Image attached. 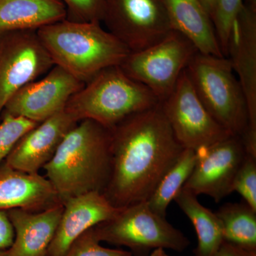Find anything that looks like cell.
Instances as JSON below:
<instances>
[{
	"instance_id": "4fadbf2b",
	"label": "cell",
	"mask_w": 256,
	"mask_h": 256,
	"mask_svg": "<svg viewBox=\"0 0 256 256\" xmlns=\"http://www.w3.org/2000/svg\"><path fill=\"white\" fill-rule=\"evenodd\" d=\"M78 122L65 110L56 114L26 132L5 162L24 172L38 173L50 162L64 138Z\"/></svg>"
},
{
	"instance_id": "52a82bcc",
	"label": "cell",
	"mask_w": 256,
	"mask_h": 256,
	"mask_svg": "<svg viewBox=\"0 0 256 256\" xmlns=\"http://www.w3.org/2000/svg\"><path fill=\"white\" fill-rule=\"evenodd\" d=\"M197 52L188 38L172 30L152 46L130 52L119 66L128 76L148 88L162 102L171 95Z\"/></svg>"
},
{
	"instance_id": "277c9868",
	"label": "cell",
	"mask_w": 256,
	"mask_h": 256,
	"mask_svg": "<svg viewBox=\"0 0 256 256\" xmlns=\"http://www.w3.org/2000/svg\"><path fill=\"white\" fill-rule=\"evenodd\" d=\"M146 86L119 66L100 70L69 99L64 110L77 121L92 120L111 129L131 114L160 104Z\"/></svg>"
},
{
	"instance_id": "5b68a950",
	"label": "cell",
	"mask_w": 256,
	"mask_h": 256,
	"mask_svg": "<svg viewBox=\"0 0 256 256\" xmlns=\"http://www.w3.org/2000/svg\"><path fill=\"white\" fill-rule=\"evenodd\" d=\"M185 70L210 116L232 136L240 137L249 124L248 110L229 58L198 52Z\"/></svg>"
},
{
	"instance_id": "4316f807",
	"label": "cell",
	"mask_w": 256,
	"mask_h": 256,
	"mask_svg": "<svg viewBox=\"0 0 256 256\" xmlns=\"http://www.w3.org/2000/svg\"><path fill=\"white\" fill-rule=\"evenodd\" d=\"M66 8V18L74 22H100L104 0H60Z\"/></svg>"
},
{
	"instance_id": "9c48e42d",
	"label": "cell",
	"mask_w": 256,
	"mask_h": 256,
	"mask_svg": "<svg viewBox=\"0 0 256 256\" xmlns=\"http://www.w3.org/2000/svg\"><path fill=\"white\" fill-rule=\"evenodd\" d=\"M160 106L175 137L184 149L198 151L232 136L202 104L185 70L171 95Z\"/></svg>"
},
{
	"instance_id": "484cf974",
	"label": "cell",
	"mask_w": 256,
	"mask_h": 256,
	"mask_svg": "<svg viewBox=\"0 0 256 256\" xmlns=\"http://www.w3.org/2000/svg\"><path fill=\"white\" fill-rule=\"evenodd\" d=\"M232 190L256 212V158L246 156L234 178Z\"/></svg>"
},
{
	"instance_id": "d6986e66",
	"label": "cell",
	"mask_w": 256,
	"mask_h": 256,
	"mask_svg": "<svg viewBox=\"0 0 256 256\" xmlns=\"http://www.w3.org/2000/svg\"><path fill=\"white\" fill-rule=\"evenodd\" d=\"M66 18L60 0H0V31L37 30Z\"/></svg>"
},
{
	"instance_id": "83f0119b",
	"label": "cell",
	"mask_w": 256,
	"mask_h": 256,
	"mask_svg": "<svg viewBox=\"0 0 256 256\" xmlns=\"http://www.w3.org/2000/svg\"><path fill=\"white\" fill-rule=\"evenodd\" d=\"M14 239V230L6 210H0V250L9 249Z\"/></svg>"
},
{
	"instance_id": "6da1fadb",
	"label": "cell",
	"mask_w": 256,
	"mask_h": 256,
	"mask_svg": "<svg viewBox=\"0 0 256 256\" xmlns=\"http://www.w3.org/2000/svg\"><path fill=\"white\" fill-rule=\"evenodd\" d=\"M111 169L102 194L118 208L146 202L184 148L160 104L111 128Z\"/></svg>"
},
{
	"instance_id": "30bf717a",
	"label": "cell",
	"mask_w": 256,
	"mask_h": 256,
	"mask_svg": "<svg viewBox=\"0 0 256 256\" xmlns=\"http://www.w3.org/2000/svg\"><path fill=\"white\" fill-rule=\"evenodd\" d=\"M54 66L37 30L0 31V120L10 98Z\"/></svg>"
},
{
	"instance_id": "7c38bea8",
	"label": "cell",
	"mask_w": 256,
	"mask_h": 256,
	"mask_svg": "<svg viewBox=\"0 0 256 256\" xmlns=\"http://www.w3.org/2000/svg\"><path fill=\"white\" fill-rule=\"evenodd\" d=\"M84 85L54 65L44 78L30 82L15 92L5 105L2 116H20L41 124L63 111L70 98Z\"/></svg>"
},
{
	"instance_id": "8fae6325",
	"label": "cell",
	"mask_w": 256,
	"mask_h": 256,
	"mask_svg": "<svg viewBox=\"0 0 256 256\" xmlns=\"http://www.w3.org/2000/svg\"><path fill=\"white\" fill-rule=\"evenodd\" d=\"M196 152V164L183 188L220 202L233 192L234 178L246 156L242 139L232 136Z\"/></svg>"
},
{
	"instance_id": "d6a6232c",
	"label": "cell",
	"mask_w": 256,
	"mask_h": 256,
	"mask_svg": "<svg viewBox=\"0 0 256 256\" xmlns=\"http://www.w3.org/2000/svg\"><path fill=\"white\" fill-rule=\"evenodd\" d=\"M0 256H10L8 249H6V250H0Z\"/></svg>"
},
{
	"instance_id": "603a6c76",
	"label": "cell",
	"mask_w": 256,
	"mask_h": 256,
	"mask_svg": "<svg viewBox=\"0 0 256 256\" xmlns=\"http://www.w3.org/2000/svg\"><path fill=\"white\" fill-rule=\"evenodd\" d=\"M244 6L242 0H216L212 21L222 54L227 57L229 36L234 21Z\"/></svg>"
},
{
	"instance_id": "4dcf8cb0",
	"label": "cell",
	"mask_w": 256,
	"mask_h": 256,
	"mask_svg": "<svg viewBox=\"0 0 256 256\" xmlns=\"http://www.w3.org/2000/svg\"><path fill=\"white\" fill-rule=\"evenodd\" d=\"M150 256H170L165 252L164 248H159L154 249L150 255Z\"/></svg>"
},
{
	"instance_id": "d4e9b609",
	"label": "cell",
	"mask_w": 256,
	"mask_h": 256,
	"mask_svg": "<svg viewBox=\"0 0 256 256\" xmlns=\"http://www.w3.org/2000/svg\"><path fill=\"white\" fill-rule=\"evenodd\" d=\"M132 252L109 248L100 245L94 228L77 238L64 256H132Z\"/></svg>"
},
{
	"instance_id": "ba28073f",
	"label": "cell",
	"mask_w": 256,
	"mask_h": 256,
	"mask_svg": "<svg viewBox=\"0 0 256 256\" xmlns=\"http://www.w3.org/2000/svg\"><path fill=\"white\" fill-rule=\"evenodd\" d=\"M101 23L131 52L152 46L172 30L163 0H104Z\"/></svg>"
},
{
	"instance_id": "44dd1931",
	"label": "cell",
	"mask_w": 256,
	"mask_h": 256,
	"mask_svg": "<svg viewBox=\"0 0 256 256\" xmlns=\"http://www.w3.org/2000/svg\"><path fill=\"white\" fill-rule=\"evenodd\" d=\"M216 214L222 222L224 240L256 252V212L245 202L227 203Z\"/></svg>"
},
{
	"instance_id": "e0dca14e",
	"label": "cell",
	"mask_w": 256,
	"mask_h": 256,
	"mask_svg": "<svg viewBox=\"0 0 256 256\" xmlns=\"http://www.w3.org/2000/svg\"><path fill=\"white\" fill-rule=\"evenodd\" d=\"M63 210L60 204L42 212L6 210L14 230L10 256H46Z\"/></svg>"
},
{
	"instance_id": "9a60e30c",
	"label": "cell",
	"mask_w": 256,
	"mask_h": 256,
	"mask_svg": "<svg viewBox=\"0 0 256 256\" xmlns=\"http://www.w3.org/2000/svg\"><path fill=\"white\" fill-rule=\"evenodd\" d=\"M227 58L246 98L248 124L256 128V11L244 4L232 26Z\"/></svg>"
},
{
	"instance_id": "ffe728a7",
	"label": "cell",
	"mask_w": 256,
	"mask_h": 256,
	"mask_svg": "<svg viewBox=\"0 0 256 256\" xmlns=\"http://www.w3.org/2000/svg\"><path fill=\"white\" fill-rule=\"evenodd\" d=\"M174 201L188 217L196 232L198 244L194 256H212L224 242L222 222L197 200L196 195L182 188Z\"/></svg>"
},
{
	"instance_id": "ac0fdd59",
	"label": "cell",
	"mask_w": 256,
	"mask_h": 256,
	"mask_svg": "<svg viewBox=\"0 0 256 256\" xmlns=\"http://www.w3.org/2000/svg\"><path fill=\"white\" fill-rule=\"evenodd\" d=\"M172 30L181 33L204 54L225 57L212 18L200 0H163Z\"/></svg>"
},
{
	"instance_id": "2e32d148",
	"label": "cell",
	"mask_w": 256,
	"mask_h": 256,
	"mask_svg": "<svg viewBox=\"0 0 256 256\" xmlns=\"http://www.w3.org/2000/svg\"><path fill=\"white\" fill-rule=\"evenodd\" d=\"M62 204L46 176L24 172L0 163V210L42 212Z\"/></svg>"
},
{
	"instance_id": "3957f363",
	"label": "cell",
	"mask_w": 256,
	"mask_h": 256,
	"mask_svg": "<svg viewBox=\"0 0 256 256\" xmlns=\"http://www.w3.org/2000/svg\"><path fill=\"white\" fill-rule=\"evenodd\" d=\"M37 34L54 64L84 84L100 70L120 65L131 52L100 22L64 20L42 26Z\"/></svg>"
},
{
	"instance_id": "f1b7e54d",
	"label": "cell",
	"mask_w": 256,
	"mask_h": 256,
	"mask_svg": "<svg viewBox=\"0 0 256 256\" xmlns=\"http://www.w3.org/2000/svg\"><path fill=\"white\" fill-rule=\"evenodd\" d=\"M212 256H256V252H247L224 240Z\"/></svg>"
},
{
	"instance_id": "7a4b0ae2",
	"label": "cell",
	"mask_w": 256,
	"mask_h": 256,
	"mask_svg": "<svg viewBox=\"0 0 256 256\" xmlns=\"http://www.w3.org/2000/svg\"><path fill=\"white\" fill-rule=\"evenodd\" d=\"M43 169L62 204L88 192L102 193L110 174V130L92 120L79 121Z\"/></svg>"
},
{
	"instance_id": "f546056e",
	"label": "cell",
	"mask_w": 256,
	"mask_h": 256,
	"mask_svg": "<svg viewBox=\"0 0 256 256\" xmlns=\"http://www.w3.org/2000/svg\"><path fill=\"white\" fill-rule=\"evenodd\" d=\"M200 2H201L204 8L207 13L210 15V18H212V14H213L214 11L216 0H200Z\"/></svg>"
},
{
	"instance_id": "8992f818",
	"label": "cell",
	"mask_w": 256,
	"mask_h": 256,
	"mask_svg": "<svg viewBox=\"0 0 256 256\" xmlns=\"http://www.w3.org/2000/svg\"><path fill=\"white\" fill-rule=\"evenodd\" d=\"M94 229L100 242L124 246L139 252L159 248L182 252L190 244L181 230L153 212L146 202L122 207L114 217Z\"/></svg>"
},
{
	"instance_id": "5bb4252c",
	"label": "cell",
	"mask_w": 256,
	"mask_h": 256,
	"mask_svg": "<svg viewBox=\"0 0 256 256\" xmlns=\"http://www.w3.org/2000/svg\"><path fill=\"white\" fill-rule=\"evenodd\" d=\"M63 205V212L46 256H64L82 234L110 220L120 210L98 192L69 198Z\"/></svg>"
},
{
	"instance_id": "836d02e7",
	"label": "cell",
	"mask_w": 256,
	"mask_h": 256,
	"mask_svg": "<svg viewBox=\"0 0 256 256\" xmlns=\"http://www.w3.org/2000/svg\"></svg>"
},
{
	"instance_id": "cb8c5ba5",
	"label": "cell",
	"mask_w": 256,
	"mask_h": 256,
	"mask_svg": "<svg viewBox=\"0 0 256 256\" xmlns=\"http://www.w3.org/2000/svg\"><path fill=\"white\" fill-rule=\"evenodd\" d=\"M38 122L20 116L4 114L0 120V163L4 162L20 140Z\"/></svg>"
},
{
	"instance_id": "7402d4cb",
	"label": "cell",
	"mask_w": 256,
	"mask_h": 256,
	"mask_svg": "<svg viewBox=\"0 0 256 256\" xmlns=\"http://www.w3.org/2000/svg\"><path fill=\"white\" fill-rule=\"evenodd\" d=\"M196 152L184 149L156 185L146 203L153 212L166 217L170 204L184 186L196 161Z\"/></svg>"
},
{
	"instance_id": "1f68e13d",
	"label": "cell",
	"mask_w": 256,
	"mask_h": 256,
	"mask_svg": "<svg viewBox=\"0 0 256 256\" xmlns=\"http://www.w3.org/2000/svg\"><path fill=\"white\" fill-rule=\"evenodd\" d=\"M244 6L256 11V0H242Z\"/></svg>"
}]
</instances>
